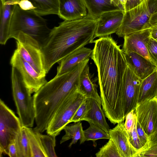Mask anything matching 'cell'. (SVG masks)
Wrapping results in <instances>:
<instances>
[{"mask_svg":"<svg viewBox=\"0 0 157 157\" xmlns=\"http://www.w3.org/2000/svg\"><path fill=\"white\" fill-rule=\"evenodd\" d=\"M93 42L91 58L97 68L101 105L105 117L114 125L125 119L122 88L127 64L124 51L111 36Z\"/></svg>","mask_w":157,"mask_h":157,"instance_id":"6da1fadb","label":"cell"},{"mask_svg":"<svg viewBox=\"0 0 157 157\" xmlns=\"http://www.w3.org/2000/svg\"><path fill=\"white\" fill-rule=\"evenodd\" d=\"M98 18L87 14L81 19L64 21L51 29L42 46L47 74L55 63L93 43Z\"/></svg>","mask_w":157,"mask_h":157,"instance_id":"7a4b0ae2","label":"cell"},{"mask_svg":"<svg viewBox=\"0 0 157 157\" xmlns=\"http://www.w3.org/2000/svg\"><path fill=\"white\" fill-rule=\"evenodd\" d=\"M89 59L71 70L56 75L47 82L33 97L35 109L36 127L40 133L46 130L58 109L65 100L78 88L81 73Z\"/></svg>","mask_w":157,"mask_h":157,"instance_id":"3957f363","label":"cell"},{"mask_svg":"<svg viewBox=\"0 0 157 157\" xmlns=\"http://www.w3.org/2000/svg\"><path fill=\"white\" fill-rule=\"evenodd\" d=\"M41 16L34 12L23 10L17 5L10 21V38H14L22 32L36 40L42 47L52 29Z\"/></svg>","mask_w":157,"mask_h":157,"instance_id":"277c9868","label":"cell"},{"mask_svg":"<svg viewBox=\"0 0 157 157\" xmlns=\"http://www.w3.org/2000/svg\"><path fill=\"white\" fill-rule=\"evenodd\" d=\"M157 26V0H145L125 12L116 32L118 37Z\"/></svg>","mask_w":157,"mask_h":157,"instance_id":"5b68a950","label":"cell"},{"mask_svg":"<svg viewBox=\"0 0 157 157\" xmlns=\"http://www.w3.org/2000/svg\"><path fill=\"white\" fill-rule=\"evenodd\" d=\"M11 79L12 95L17 113L22 126L32 128L35 121L33 97L18 71L12 67Z\"/></svg>","mask_w":157,"mask_h":157,"instance_id":"8992f818","label":"cell"},{"mask_svg":"<svg viewBox=\"0 0 157 157\" xmlns=\"http://www.w3.org/2000/svg\"><path fill=\"white\" fill-rule=\"evenodd\" d=\"M20 55L40 75L45 76V58L42 47L36 40L22 32L14 38Z\"/></svg>","mask_w":157,"mask_h":157,"instance_id":"52a82bcc","label":"cell"},{"mask_svg":"<svg viewBox=\"0 0 157 157\" xmlns=\"http://www.w3.org/2000/svg\"><path fill=\"white\" fill-rule=\"evenodd\" d=\"M77 89L65 100L56 112L46 130L48 134L56 137L68 124L82 103L86 100Z\"/></svg>","mask_w":157,"mask_h":157,"instance_id":"ba28073f","label":"cell"},{"mask_svg":"<svg viewBox=\"0 0 157 157\" xmlns=\"http://www.w3.org/2000/svg\"><path fill=\"white\" fill-rule=\"evenodd\" d=\"M22 125L19 117L0 100V155H8V146L14 140Z\"/></svg>","mask_w":157,"mask_h":157,"instance_id":"9c48e42d","label":"cell"},{"mask_svg":"<svg viewBox=\"0 0 157 157\" xmlns=\"http://www.w3.org/2000/svg\"><path fill=\"white\" fill-rule=\"evenodd\" d=\"M10 64L20 73L24 82L32 94L37 92L47 82L45 76L38 73L15 49L11 58Z\"/></svg>","mask_w":157,"mask_h":157,"instance_id":"30bf717a","label":"cell"},{"mask_svg":"<svg viewBox=\"0 0 157 157\" xmlns=\"http://www.w3.org/2000/svg\"><path fill=\"white\" fill-rule=\"evenodd\" d=\"M143 80L137 76L127 65L122 83L124 116L133 110L137 104L140 90Z\"/></svg>","mask_w":157,"mask_h":157,"instance_id":"8fae6325","label":"cell"},{"mask_svg":"<svg viewBox=\"0 0 157 157\" xmlns=\"http://www.w3.org/2000/svg\"><path fill=\"white\" fill-rule=\"evenodd\" d=\"M135 112L137 121L148 136L157 130V97L137 105Z\"/></svg>","mask_w":157,"mask_h":157,"instance_id":"7c38bea8","label":"cell"},{"mask_svg":"<svg viewBox=\"0 0 157 157\" xmlns=\"http://www.w3.org/2000/svg\"><path fill=\"white\" fill-rule=\"evenodd\" d=\"M151 28L136 31L124 36L122 50L124 52H136L151 61L147 50Z\"/></svg>","mask_w":157,"mask_h":157,"instance_id":"4fadbf2b","label":"cell"},{"mask_svg":"<svg viewBox=\"0 0 157 157\" xmlns=\"http://www.w3.org/2000/svg\"><path fill=\"white\" fill-rule=\"evenodd\" d=\"M124 13L118 10L105 12L100 16L98 18L94 38L116 33L121 24Z\"/></svg>","mask_w":157,"mask_h":157,"instance_id":"5bb4252c","label":"cell"},{"mask_svg":"<svg viewBox=\"0 0 157 157\" xmlns=\"http://www.w3.org/2000/svg\"><path fill=\"white\" fill-rule=\"evenodd\" d=\"M124 121L117 123L114 128L110 129L109 133L110 138L117 146L122 157H135L138 151L130 142Z\"/></svg>","mask_w":157,"mask_h":157,"instance_id":"9a60e30c","label":"cell"},{"mask_svg":"<svg viewBox=\"0 0 157 157\" xmlns=\"http://www.w3.org/2000/svg\"><path fill=\"white\" fill-rule=\"evenodd\" d=\"M124 54L127 65L142 80L147 78L157 68L151 61L136 52H130Z\"/></svg>","mask_w":157,"mask_h":157,"instance_id":"2e32d148","label":"cell"},{"mask_svg":"<svg viewBox=\"0 0 157 157\" xmlns=\"http://www.w3.org/2000/svg\"><path fill=\"white\" fill-rule=\"evenodd\" d=\"M58 16L64 21L82 18L87 15L83 0H58Z\"/></svg>","mask_w":157,"mask_h":157,"instance_id":"e0dca14e","label":"cell"},{"mask_svg":"<svg viewBox=\"0 0 157 157\" xmlns=\"http://www.w3.org/2000/svg\"><path fill=\"white\" fill-rule=\"evenodd\" d=\"M21 9L34 12L41 15H58V0H16Z\"/></svg>","mask_w":157,"mask_h":157,"instance_id":"ac0fdd59","label":"cell"},{"mask_svg":"<svg viewBox=\"0 0 157 157\" xmlns=\"http://www.w3.org/2000/svg\"><path fill=\"white\" fill-rule=\"evenodd\" d=\"M17 5L16 0H0V44L2 45H5L10 39V24Z\"/></svg>","mask_w":157,"mask_h":157,"instance_id":"d6986e66","label":"cell"},{"mask_svg":"<svg viewBox=\"0 0 157 157\" xmlns=\"http://www.w3.org/2000/svg\"><path fill=\"white\" fill-rule=\"evenodd\" d=\"M93 50L83 47L61 60L57 67L56 75H59L72 70L84 61L91 57Z\"/></svg>","mask_w":157,"mask_h":157,"instance_id":"ffe728a7","label":"cell"},{"mask_svg":"<svg viewBox=\"0 0 157 157\" xmlns=\"http://www.w3.org/2000/svg\"><path fill=\"white\" fill-rule=\"evenodd\" d=\"M86 101L87 111L82 121H86L89 124H93L109 133L110 129L106 121L104 112L101 108V105L92 98H86Z\"/></svg>","mask_w":157,"mask_h":157,"instance_id":"44dd1931","label":"cell"},{"mask_svg":"<svg viewBox=\"0 0 157 157\" xmlns=\"http://www.w3.org/2000/svg\"><path fill=\"white\" fill-rule=\"evenodd\" d=\"M93 75L90 71L87 64L83 70L80 76L78 90L86 98L93 99L101 105L100 96L98 93L95 78L93 79Z\"/></svg>","mask_w":157,"mask_h":157,"instance_id":"7402d4cb","label":"cell"},{"mask_svg":"<svg viewBox=\"0 0 157 157\" xmlns=\"http://www.w3.org/2000/svg\"><path fill=\"white\" fill-rule=\"evenodd\" d=\"M157 96V68L143 80L141 84L137 105Z\"/></svg>","mask_w":157,"mask_h":157,"instance_id":"603a6c76","label":"cell"},{"mask_svg":"<svg viewBox=\"0 0 157 157\" xmlns=\"http://www.w3.org/2000/svg\"><path fill=\"white\" fill-rule=\"evenodd\" d=\"M87 10V15L98 18L104 13L120 10L111 4V0H83Z\"/></svg>","mask_w":157,"mask_h":157,"instance_id":"cb8c5ba5","label":"cell"},{"mask_svg":"<svg viewBox=\"0 0 157 157\" xmlns=\"http://www.w3.org/2000/svg\"><path fill=\"white\" fill-rule=\"evenodd\" d=\"M70 125H66L63 130L65 132V135L63 136L60 141V144L71 139V141L69 145V147L76 144L79 140L80 144L85 141L84 130L83 129L82 123L81 121Z\"/></svg>","mask_w":157,"mask_h":157,"instance_id":"d4e9b609","label":"cell"},{"mask_svg":"<svg viewBox=\"0 0 157 157\" xmlns=\"http://www.w3.org/2000/svg\"><path fill=\"white\" fill-rule=\"evenodd\" d=\"M29 140L31 157H47L43 147L39 136L40 132L36 127H26Z\"/></svg>","mask_w":157,"mask_h":157,"instance_id":"484cf974","label":"cell"},{"mask_svg":"<svg viewBox=\"0 0 157 157\" xmlns=\"http://www.w3.org/2000/svg\"><path fill=\"white\" fill-rule=\"evenodd\" d=\"M14 140L18 157H31V153L25 127L22 126L17 134Z\"/></svg>","mask_w":157,"mask_h":157,"instance_id":"4316f807","label":"cell"},{"mask_svg":"<svg viewBox=\"0 0 157 157\" xmlns=\"http://www.w3.org/2000/svg\"><path fill=\"white\" fill-rule=\"evenodd\" d=\"M89 128L84 130L85 141H92L93 146L96 147V141L100 139H109L110 137L109 133L99 127L91 123H90Z\"/></svg>","mask_w":157,"mask_h":157,"instance_id":"83f0119b","label":"cell"},{"mask_svg":"<svg viewBox=\"0 0 157 157\" xmlns=\"http://www.w3.org/2000/svg\"><path fill=\"white\" fill-rule=\"evenodd\" d=\"M157 157V130L148 136L147 143L139 151L135 157Z\"/></svg>","mask_w":157,"mask_h":157,"instance_id":"f1b7e54d","label":"cell"},{"mask_svg":"<svg viewBox=\"0 0 157 157\" xmlns=\"http://www.w3.org/2000/svg\"><path fill=\"white\" fill-rule=\"evenodd\" d=\"M108 141L100 148L95 154L97 157H122L117 146L110 138Z\"/></svg>","mask_w":157,"mask_h":157,"instance_id":"f546056e","label":"cell"},{"mask_svg":"<svg viewBox=\"0 0 157 157\" xmlns=\"http://www.w3.org/2000/svg\"><path fill=\"white\" fill-rule=\"evenodd\" d=\"M41 141L47 157H56L55 147L56 146V137L50 135H43L39 133Z\"/></svg>","mask_w":157,"mask_h":157,"instance_id":"4dcf8cb0","label":"cell"},{"mask_svg":"<svg viewBox=\"0 0 157 157\" xmlns=\"http://www.w3.org/2000/svg\"><path fill=\"white\" fill-rule=\"evenodd\" d=\"M128 133L130 143L138 151L144 147V145L141 142L138 135L136 125L132 131Z\"/></svg>","mask_w":157,"mask_h":157,"instance_id":"1f68e13d","label":"cell"},{"mask_svg":"<svg viewBox=\"0 0 157 157\" xmlns=\"http://www.w3.org/2000/svg\"><path fill=\"white\" fill-rule=\"evenodd\" d=\"M147 50L151 62L157 67V41L151 38Z\"/></svg>","mask_w":157,"mask_h":157,"instance_id":"d6a6232c","label":"cell"},{"mask_svg":"<svg viewBox=\"0 0 157 157\" xmlns=\"http://www.w3.org/2000/svg\"><path fill=\"white\" fill-rule=\"evenodd\" d=\"M87 111V106L86 100L78 108L71 119L70 123H76L82 121L86 115Z\"/></svg>","mask_w":157,"mask_h":157,"instance_id":"836d02e7","label":"cell"},{"mask_svg":"<svg viewBox=\"0 0 157 157\" xmlns=\"http://www.w3.org/2000/svg\"><path fill=\"white\" fill-rule=\"evenodd\" d=\"M124 125L128 132L132 131L136 125V115L135 110L129 112L125 117Z\"/></svg>","mask_w":157,"mask_h":157,"instance_id":"e575fe53","label":"cell"},{"mask_svg":"<svg viewBox=\"0 0 157 157\" xmlns=\"http://www.w3.org/2000/svg\"><path fill=\"white\" fill-rule=\"evenodd\" d=\"M136 125L137 134L139 137L141 142L144 146L148 141V136L145 132L140 123L137 121L136 118Z\"/></svg>","mask_w":157,"mask_h":157,"instance_id":"d590c367","label":"cell"},{"mask_svg":"<svg viewBox=\"0 0 157 157\" xmlns=\"http://www.w3.org/2000/svg\"><path fill=\"white\" fill-rule=\"evenodd\" d=\"M145 0H127L125 5V12L140 4Z\"/></svg>","mask_w":157,"mask_h":157,"instance_id":"8d00e7d4","label":"cell"},{"mask_svg":"<svg viewBox=\"0 0 157 157\" xmlns=\"http://www.w3.org/2000/svg\"><path fill=\"white\" fill-rule=\"evenodd\" d=\"M9 153L8 155L10 157H18L17 148L14 140L12 141L8 146Z\"/></svg>","mask_w":157,"mask_h":157,"instance_id":"74e56055","label":"cell"},{"mask_svg":"<svg viewBox=\"0 0 157 157\" xmlns=\"http://www.w3.org/2000/svg\"><path fill=\"white\" fill-rule=\"evenodd\" d=\"M127 0H111V4L119 8L124 13L125 12V5Z\"/></svg>","mask_w":157,"mask_h":157,"instance_id":"f35d334b","label":"cell"},{"mask_svg":"<svg viewBox=\"0 0 157 157\" xmlns=\"http://www.w3.org/2000/svg\"><path fill=\"white\" fill-rule=\"evenodd\" d=\"M151 37L157 41V26L151 28Z\"/></svg>","mask_w":157,"mask_h":157,"instance_id":"ab89813d","label":"cell"},{"mask_svg":"<svg viewBox=\"0 0 157 157\" xmlns=\"http://www.w3.org/2000/svg\"><path fill=\"white\" fill-rule=\"evenodd\" d=\"M156 97H157V96Z\"/></svg>","mask_w":157,"mask_h":157,"instance_id":"60d3db41","label":"cell"}]
</instances>
